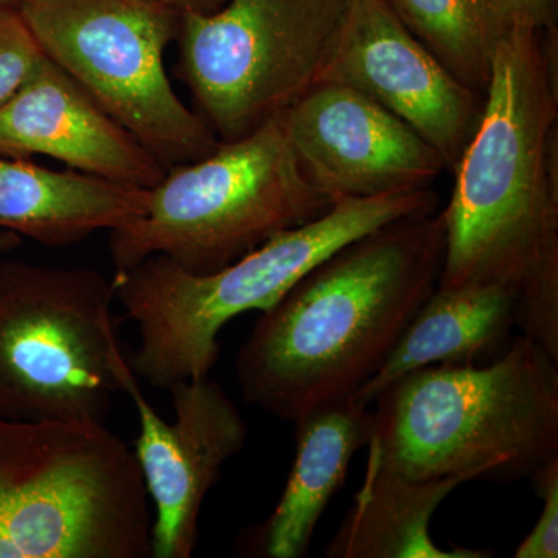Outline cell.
<instances>
[{
  "label": "cell",
  "instance_id": "e0dca14e",
  "mask_svg": "<svg viewBox=\"0 0 558 558\" xmlns=\"http://www.w3.org/2000/svg\"><path fill=\"white\" fill-rule=\"evenodd\" d=\"M468 476L411 480L366 464L354 506L326 548L330 558H484L488 550L442 549L429 535L436 509Z\"/></svg>",
  "mask_w": 558,
  "mask_h": 558
},
{
  "label": "cell",
  "instance_id": "277c9868",
  "mask_svg": "<svg viewBox=\"0 0 558 558\" xmlns=\"http://www.w3.org/2000/svg\"><path fill=\"white\" fill-rule=\"evenodd\" d=\"M436 208L438 196L429 189L340 199L319 218L279 231L211 274H191L163 255L117 271L116 299L137 329L138 348L130 360L135 376L167 391L208 377L218 363L220 330L231 319L270 311L344 245L389 222Z\"/></svg>",
  "mask_w": 558,
  "mask_h": 558
},
{
  "label": "cell",
  "instance_id": "cb8c5ba5",
  "mask_svg": "<svg viewBox=\"0 0 558 558\" xmlns=\"http://www.w3.org/2000/svg\"><path fill=\"white\" fill-rule=\"evenodd\" d=\"M25 0H0V9L17 10Z\"/></svg>",
  "mask_w": 558,
  "mask_h": 558
},
{
  "label": "cell",
  "instance_id": "7a4b0ae2",
  "mask_svg": "<svg viewBox=\"0 0 558 558\" xmlns=\"http://www.w3.org/2000/svg\"><path fill=\"white\" fill-rule=\"evenodd\" d=\"M444 253L446 220L433 211L389 222L319 263L259 315L238 352L245 402L296 422L352 398L438 286Z\"/></svg>",
  "mask_w": 558,
  "mask_h": 558
},
{
  "label": "cell",
  "instance_id": "9a60e30c",
  "mask_svg": "<svg viewBox=\"0 0 558 558\" xmlns=\"http://www.w3.org/2000/svg\"><path fill=\"white\" fill-rule=\"evenodd\" d=\"M148 190L0 156V230L68 247L142 215Z\"/></svg>",
  "mask_w": 558,
  "mask_h": 558
},
{
  "label": "cell",
  "instance_id": "7402d4cb",
  "mask_svg": "<svg viewBox=\"0 0 558 558\" xmlns=\"http://www.w3.org/2000/svg\"><path fill=\"white\" fill-rule=\"evenodd\" d=\"M179 14H208L219 10L227 0H157Z\"/></svg>",
  "mask_w": 558,
  "mask_h": 558
},
{
  "label": "cell",
  "instance_id": "5b68a950",
  "mask_svg": "<svg viewBox=\"0 0 558 558\" xmlns=\"http://www.w3.org/2000/svg\"><path fill=\"white\" fill-rule=\"evenodd\" d=\"M134 450L106 425L0 417V558L150 557Z\"/></svg>",
  "mask_w": 558,
  "mask_h": 558
},
{
  "label": "cell",
  "instance_id": "8992f818",
  "mask_svg": "<svg viewBox=\"0 0 558 558\" xmlns=\"http://www.w3.org/2000/svg\"><path fill=\"white\" fill-rule=\"evenodd\" d=\"M333 204L301 170L279 116L170 168L148 190L142 215L109 231L110 259L124 271L163 255L191 274H211Z\"/></svg>",
  "mask_w": 558,
  "mask_h": 558
},
{
  "label": "cell",
  "instance_id": "44dd1931",
  "mask_svg": "<svg viewBox=\"0 0 558 558\" xmlns=\"http://www.w3.org/2000/svg\"><path fill=\"white\" fill-rule=\"evenodd\" d=\"M506 27L523 24L537 31L557 28L558 0H488Z\"/></svg>",
  "mask_w": 558,
  "mask_h": 558
},
{
  "label": "cell",
  "instance_id": "ffe728a7",
  "mask_svg": "<svg viewBox=\"0 0 558 558\" xmlns=\"http://www.w3.org/2000/svg\"><path fill=\"white\" fill-rule=\"evenodd\" d=\"M534 486L543 499L542 512L537 523L529 532L519 548L515 558H557L558 557V458L543 465L532 476Z\"/></svg>",
  "mask_w": 558,
  "mask_h": 558
},
{
  "label": "cell",
  "instance_id": "9c48e42d",
  "mask_svg": "<svg viewBox=\"0 0 558 558\" xmlns=\"http://www.w3.org/2000/svg\"><path fill=\"white\" fill-rule=\"evenodd\" d=\"M351 0H227L180 14V76L220 142L259 130L317 86Z\"/></svg>",
  "mask_w": 558,
  "mask_h": 558
},
{
  "label": "cell",
  "instance_id": "8fae6325",
  "mask_svg": "<svg viewBox=\"0 0 558 558\" xmlns=\"http://www.w3.org/2000/svg\"><path fill=\"white\" fill-rule=\"evenodd\" d=\"M319 83L362 92L416 131L457 168L475 134L484 97L454 78L385 0H351Z\"/></svg>",
  "mask_w": 558,
  "mask_h": 558
},
{
  "label": "cell",
  "instance_id": "30bf717a",
  "mask_svg": "<svg viewBox=\"0 0 558 558\" xmlns=\"http://www.w3.org/2000/svg\"><path fill=\"white\" fill-rule=\"evenodd\" d=\"M174 421L154 410L138 381L128 391L138 416L134 454L153 501L150 557L191 558L205 499L247 442L236 403L211 377L170 389Z\"/></svg>",
  "mask_w": 558,
  "mask_h": 558
},
{
  "label": "cell",
  "instance_id": "5bb4252c",
  "mask_svg": "<svg viewBox=\"0 0 558 558\" xmlns=\"http://www.w3.org/2000/svg\"><path fill=\"white\" fill-rule=\"evenodd\" d=\"M296 424V451L288 483L269 519L247 538L252 556H306L330 499L343 486L349 464L368 444L369 407L352 398L311 411Z\"/></svg>",
  "mask_w": 558,
  "mask_h": 558
},
{
  "label": "cell",
  "instance_id": "7c38bea8",
  "mask_svg": "<svg viewBox=\"0 0 558 558\" xmlns=\"http://www.w3.org/2000/svg\"><path fill=\"white\" fill-rule=\"evenodd\" d=\"M301 170L333 202L428 189L438 150L362 92L318 83L281 113Z\"/></svg>",
  "mask_w": 558,
  "mask_h": 558
},
{
  "label": "cell",
  "instance_id": "4fadbf2b",
  "mask_svg": "<svg viewBox=\"0 0 558 558\" xmlns=\"http://www.w3.org/2000/svg\"><path fill=\"white\" fill-rule=\"evenodd\" d=\"M0 156L50 157L73 171L142 190L168 171L47 57L0 108Z\"/></svg>",
  "mask_w": 558,
  "mask_h": 558
},
{
  "label": "cell",
  "instance_id": "6da1fadb",
  "mask_svg": "<svg viewBox=\"0 0 558 558\" xmlns=\"http://www.w3.org/2000/svg\"><path fill=\"white\" fill-rule=\"evenodd\" d=\"M553 31L499 40L483 112L454 172L438 286L498 284L517 328L558 359V183Z\"/></svg>",
  "mask_w": 558,
  "mask_h": 558
},
{
  "label": "cell",
  "instance_id": "2e32d148",
  "mask_svg": "<svg viewBox=\"0 0 558 558\" xmlns=\"http://www.w3.org/2000/svg\"><path fill=\"white\" fill-rule=\"evenodd\" d=\"M517 296L498 284L440 288L429 293L400 333L384 365L352 399L373 405L389 385L433 365H473L508 348Z\"/></svg>",
  "mask_w": 558,
  "mask_h": 558
},
{
  "label": "cell",
  "instance_id": "603a6c76",
  "mask_svg": "<svg viewBox=\"0 0 558 558\" xmlns=\"http://www.w3.org/2000/svg\"><path fill=\"white\" fill-rule=\"evenodd\" d=\"M21 245L20 234L13 233V231L0 230V256L11 252Z\"/></svg>",
  "mask_w": 558,
  "mask_h": 558
},
{
  "label": "cell",
  "instance_id": "ac0fdd59",
  "mask_svg": "<svg viewBox=\"0 0 558 558\" xmlns=\"http://www.w3.org/2000/svg\"><path fill=\"white\" fill-rule=\"evenodd\" d=\"M389 10L469 89L486 95L495 51L509 31L488 0H385Z\"/></svg>",
  "mask_w": 558,
  "mask_h": 558
},
{
  "label": "cell",
  "instance_id": "52a82bcc",
  "mask_svg": "<svg viewBox=\"0 0 558 558\" xmlns=\"http://www.w3.org/2000/svg\"><path fill=\"white\" fill-rule=\"evenodd\" d=\"M113 300L97 270L0 264V417L106 425L113 398L138 381Z\"/></svg>",
  "mask_w": 558,
  "mask_h": 558
},
{
  "label": "cell",
  "instance_id": "d6986e66",
  "mask_svg": "<svg viewBox=\"0 0 558 558\" xmlns=\"http://www.w3.org/2000/svg\"><path fill=\"white\" fill-rule=\"evenodd\" d=\"M44 58L20 11L0 9V108L27 83Z\"/></svg>",
  "mask_w": 558,
  "mask_h": 558
},
{
  "label": "cell",
  "instance_id": "ba28073f",
  "mask_svg": "<svg viewBox=\"0 0 558 558\" xmlns=\"http://www.w3.org/2000/svg\"><path fill=\"white\" fill-rule=\"evenodd\" d=\"M17 11L43 53L168 170L219 145L165 69L178 11L157 0H25Z\"/></svg>",
  "mask_w": 558,
  "mask_h": 558
},
{
  "label": "cell",
  "instance_id": "3957f363",
  "mask_svg": "<svg viewBox=\"0 0 558 558\" xmlns=\"http://www.w3.org/2000/svg\"><path fill=\"white\" fill-rule=\"evenodd\" d=\"M373 403L368 464L405 478H532L558 458V359L523 333L490 365L427 366Z\"/></svg>",
  "mask_w": 558,
  "mask_h": 558
}]
</instances>
